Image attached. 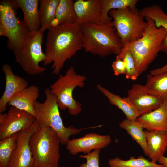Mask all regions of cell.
Masks as SVG:
<instances>
[{
  "label": "cell",
  "mask_w": 167,
  "mask_h": 167,
  "mask_svg": "<svg viewBox=\"0 0 167 167\" xmlns=\"http://www.w3.org/2000/svg\"><path fill=\"white\" fill-rule=\"evenodd\" d=\"M80 26L75 23L51 27L48 30L45 66L52 63L53 75L59 74L66 62L83 48Z\"/></svg>",
  "instance_id": "1"
},
{
  "label": "cell",
  "mask_w": 167,
  "mask_h": 167,
  "mask_svg": "<svg viewBox=\"0 0 167 167\" xmlns=\"http://www.w3.org/2000/svg\"><path fill=\"white\" fill-rule=\"evenodd\" d=\"M148 26L143 36L127 47L122 48L118 56L122 59L125 52L130 50L135 62L139 76L147 69L149 66L161 51L166 32L162 27L157 28L151 19L145 17Z\"/></svg>",
  "instance_id": "2"
},
{
  "label": "cell",
  "mask_w": 167,
  "mask_h": 167,
  "mask_svg": "<svg viewBox=\"0 0 167 167\" xmlns=\"http://www.w3.org/2000/svg\"><path fill=\"white\" fill-rule=\"evenodd\" d=\"M80 26L83 48L85 51L103 57L121 53L123 45L112 21L100 24H85Z\"/></svg>",
  "instance_id": "3"
},
{
  "label": "cell",
  "mask_w": 167,
  "mask_h": 167,
  "mask_svg": "<svg viewBox=\"0 0 167 167\" xmlns=\"http://www.w3.org/2000/svg\"><path fill=\"white\" fill-rule=\"evenodd\" d=\"M61 143L57 133L49 127H39L30 137L29 144L36 167H58Z\"/></svg>",
  "instance_id": "4"
},
{
  "label": "cell",
  "mask_w": 167,
  "mask_h": 167,
  "mask_svg": "<svg viewBox=\"0 0 167 167\" xmlns=\"http://www.w3.org/2000/svg\"><path fill=\"white\" fill-rule=\"evenodd\" d=\"M44 94L45 99L44 102L36 101L34 104L36 122L39 127H49L53 129L57 134L61 144L66 145L70 137L79 133L82 129L65 126L60 115L56 97L51 92L49 88L45 89Z\"/></svg>",
  "instance_id": "5"
},
{
  "label": "cell",
  "mask_w": 167,
  "mask_h": 167,
  "mask_svg": "<svg viewBox=\"0 0 167 167\" xmlns=\"http://www.w3.org/2000/svg\"><path fill=\"white\" fill-rule=\"evenodd\" d=\"M109 14L123 48L140 38L148 26L145 17L136 7L111 10Z\"/></svg>",
  "instance_id": "6"
},
{
  "label": "cell",
  "mask_w": 167,
  "mask_h": 167,
  "mask_svg": "<svg viewBox=\"0 0 167 167\" xmlns=\"http://www.w3.org/2000/svg\"><path fill=\"white\" fill-rule=\"evenodd\" d=\"M86 79L84 75L77 74L72 66L67 69L65 75H59L49 88L57 98L59 109H68L72 116H76L81 112L82 105L74 98L73 92L76 87L84 86Z\"/></svg>",
  "instance_id": "7"
},
{
  "label": "cell",
  "mask_w": 167,
  "mask_h": 167,
  "mask_svg": "<svg viewBox=\"0 0 167 167\" xmlns=\"http://www.w3.org/2000/svg\"><path fill=\"white\" fill-rule=\"evenodd\" d=\"M16 10L9 0L0 3V36L7 38V46L13 52L19 49L29 33L23 20L16 16Z\"/></svg>",
  "instance_id": "8"
},
{
  "label": "cell",
  "mask_w": 167,
  "mask_h": 167,
  "mask_svg": "<svg viewBox=\"0 0 167 167\" xmlns=\"http://www.w3.org/2000/svg\"><path fill=\"white\" fill-rule=\"evenodd\" d=\"M43 38L44 33L39 31L30 32L22 46L14 52L17 62L29 75L40 74L46 70L39 65L45 58L42 48Z\"/></svg>",
  "instance_id": "9"
},
{
  "label": "cell",
  "mask_w": 167,
  "mask_h": 167,
  "mask_svg": "<svg viewBox=\"0 0 167 167\" xmlns=\"http://www.w3.org/2000/svg\"><path fill=\"white\" fill-rule=\"evenodd\" d=\"M36 121L32 114L10 106L7 113L0 114V139L28 128Z\"/></svg>",
  "instance_id": "10"
},
{
  "label": "cell",
  "mask_w": 167,
  "mask_h": 167,
  "mask_svg": "<svg viewBox=\"0 0 167 167\" xmlns=\"http://www.w3.org/2000/svg\"><path fill=\"white\" fill-rule=\"evenodd\" d=\"M38 126L35 122L28 128L18 133L15 146L8 167H32L34 165L29 141L31 136Z\"/></svg>",
  "instance_id": "11"
},
{
  "label": "cell",
  "mask_w": 167,
  "mask_h": 167,
  "mask_svg": "<svg viewBox=\"0 0 167 167\" xmlns=\"http://www.w3.org/2000/svg\"><path fill=\"white\" fill-rule=\"evenodd\" d=\"M111 137L109 135H101L96 133L86 134L83 137L69 139L66 148L71 155L75 156L80 152L88 154L92 150L101 149L111 143Z\"/></svg>",
  "instance_id": "12"
},
{
  "label": "cell",
  "mask_w": 167,
  "mask_h": 167,
  "mask_svg": "<svg viewBox=\"0 0 167 167\" xmlns=\"http://www.w3.org/2000/svg\"><path fill=\"white\" fill-rule=\"evenodd\" d=\"M127 97L136 109L139 116L148 113L160 107L165 101L149 93L144 85H133L127 91Z\"/></svg>",
  "instance_id": "13"
},
{
  "label": "cell",
  "mask_w": 167,
  "mask_h": 167,
  "mask_svg": "<svg viewBox=\"0 0 167 167\" xmlns=\"http://www.w3.org/2000/svg\"><path fill=\"white\" fill-rule=\"evenodd\" d=\"M75 23L100 24L101 20V0H77L74 2Z\"/></svg>",
  "instance_id": "14"
},
{
  "label": "cell",
  "mask_w": 167,
  "mask_h": 167,
  "mask_svg": "<svg viewBox=\"0 0 167 167\" xmlns=\"http://www.w3.org/2000/svg\"><path fill=\"white\" fill-rule=\"evenodd\" d=\"M2 70L5 78L4 92L0 99V114L6 109L8 102L16 93L28 86V82L23 77L15 75L10 65L5 63Z\"/></svg>",
  "instance_id": "15"
},
{
  "label": "cell",
  "mask_w": 167,
  "mask_h": 167,
  "mask_svg": "<svg viewBox=\"0 0 167 167\" xmlns=\"http://www.w3.org/2000/svg\"><path fill=\"white\" fill-rule=\"evenodd\" d=\"M138 123L149 131H167V100L159 108L138 117Z\"/></svg>",
  "instance_id": "16"
},
{
  "label": "cell",
  "mask_w": 167,
  "mask_h": 167,
  "mask_svg": "<svg viewBox=\"0 0 167 167\" xmlns=\"http://www.w3.org/2000/svg\"><path fill=\"white\" fill-rule=\"evenodd\" d=\"M11 5L16 10L20 8L23 13V21L29 32L37 31L41 28L39 0H10Z\"/></svg>",
  "instance_id": "17"
},
{
  "label": "cell",
  "mask_w": 167,
  "mask_h": 167,
  "mask_svg": "<svg viewBox=\"0 0 167 167\" xmlns=\"http://www.w3.org/2000/svg\"><path fill=\"white\" fill-rule=\"evenodd\" d=\"M39 95V87L34 85H30L15 94L9 101L7 106L26 111L36 118L34 104Z\"/></svg>",
  "instance_id": "18"
},
{
  "label": "cell",
  "mask_w": 167,
  "mask_h": 167,
  "mask_svg": "<svg viewBox=\"0 0 167 167\" xmlns=\"http://www.w3.org/2000/svg\"><path fill=\"white\" fill-rule=\"evenodd\" d=\"M149 151L148 157L156 163L165 152L167 148V131H149L144 130Z\"/></svg>",
  "instance_id": "19"
},
{
  "label": "cell",
  "mask_w": 167,
  "mask_h": 167,
  "mask_svg": "<svg viewBox=\"0 0 167 167\" xmlns=\"http://www.w3.org/2000/svg\"><path fill=\"white\" fill-rule=\"evenodd\" d=\"M97 87L99 91L108 99L111 104L116 106L123 112L126 119L135 120L139 116L136 109L127 97L122 98L113 93L99 84Z\"/></svg>",
  "instance_id": "20"
},
{
  "label": "cell",
  "mask_w": 167,
  "mask_h": 167,
  "mask_svg": "<svg viewBox=\"0 0 167 167\" xmlns=\"http://www.w3.org/2000/svg\"><path fill=\"white\" fill-rule=\"evenodd\" d=\"M146 78L144 86L147 91L164 101L167 100V71L156 75L148 74Z\"/></svg>",
  "instance_id": "21"
},
{
  "label": "cell",
  "mask_w": 167,
  "mask_h": 167,
  "mask_svg": "<svg viewBox=\"0 0 167 167\" xmlns=\"http://www.w3.org/2000/svg\"><path fill=\"white\" fill-rule=\"evenodd\" d=\"M139 11L145 17L152 19L157 28L162 27L165 29L166 36L162 44L161 51L167 54V14L160 6L155 4L144 7Z\"/></svg>",
  "instance_id": "22"
},
{
  "label": "cell",
  "mask_w": 167,
  "mask_h": 167,
  "mask_svg": "<svg viewBox=\"0 0 167 167\" xmlns=\"http://www.w3.org/2000/svg\"><path fill=\"white\" fill-rule=\"evenodd\" d=\"M60 0H40L39 13L41 28L39 31L42 33L51 27L55 15L57 6Z\"/></svg>",
  "instance_id": "23"
},
{
  "label": "cell",
  "mask_w": 167,
  "mask_h": 167,
  "mask_svg": "<svg viewBox=\"0 0 167 167\" xmlns=\"http://www.w3.org/2000/svg\"><path fill=\"white\" fill-rule=\"evenodd\" d=\"M119 126L126 130L133 139L141 147L145 155L148 157L149 151L147 138L143 128L135 120L127 119L123 120Z\"/></svg>",
  "instance_id": "24"
},
{
  "label": "cell",
  "mask_w": 167,
  "mask_h": 167,
  "mask_svg": "<svg viewBox=\"0 0 167 167\" xmlns=\"http://www.w3.org/2000/svg\"><path fill=\"white\" fill-rule=\"evenodd\" d=\"M74 2L73 0H60L51 27L65 24L75 23Z\"/></svg>",
  "instance_id": "25"
},
{
  "label": "cell",
  "mask_w": 167,
  "mask_h": 167,
  "mask_svg": "<svg viewBox=\"0 0 167 167\" xmlns=\"http://www.w3.org/2000/svg\"><path fill=\"white\" fill-rule=\"evenodd\" d=\"M138 1L137 0H101L102 23H106L112 21V18L108 15L111 10L135 7Z\"/></svg>",
  "instance_id": "26"
},
{
  "label": "cell",
  "mask_w": 167,
  "mask_h": 167,
  "mask_svg": "<svg viewBox=\"0 0 167 167\" xmlns=\"http://www.w3.org/2000/svg\"><path fill=\"white\" fill-rule=\"evenodd\" d=\"M109 167H164L142 156L137 158L131 157L127 160H122L118 157L109 159L108 162Z\"/></svg>",
  "instance_id": "27"
},
{
  "label": "cell",
  "mask_w": 167,
  "mask_h": 167,
  "mask_svg": "<svg viewBox=\"0 0 167 167\" xmlns=\"http://www.w3.org/2000/svg\"><path fill=\"white\" fill-rule=\"evenodd\" d=\"M18 133L0 139V167H8L11 156L15 146Z\"/></svg>",
  "instance_id": "28"
},
{
  "label": "cell",
  "mask_w": 167,
  "mask_h": 167,
  "mask_svg": "<svg viewBox=\"0 0 167 167\" xmlns=\"http://www.w3.org/2000/svg\"><path fill=\"white\" fill-rule=\"evenodd\" d=\"M122 59L126 66V73L125 75L126 78L133 80H136L139 75L131 52L129 50L126 51L123 56Z\"/></svg>",
  "instance_id": "29"
},
{
  "label": "cell",
  "mask_w": 167,
  "mask_h": 167,
  "mask_svg": "<svg viewBox=\"0 0 167 167\" xmlns=\"http://www.w3.org/2000/svg\"><path fill=\"white\" fill-rule=\"evenodd\" d=\"M100 152V149H96L89 154L80 155V158L86 160V162L80 165V167H99Z\"/></svg>",
  "instance_id": "30"
},
{
  "label": "cell",
  "mask_w": 167,
  "mask_h": 167,
  "mask_svg": "<svg viewBox=\"0 0 167 167\" xmlns=\"http://www.w3.org/2000/svg\"><path fill=\"white\" fill-rule=\"evenodd\" d=\"M112 67L114 75L116 76L122 74H126V68L125 63L122 59L118 55L115 61L113 62Z\"/></svg>",
  "instance_id": "31"
},
{
  "label": "cell",
  "mask_w": 167,
  "mask_h": 167,
  "mask_svg": "<svg viewBox=\"0 0 167 167\" xmlns=\"http://www.w3.org/2000/svg\"><path fill=\"white\" fill-rule=\"evenodd\" d=\"M166 71H167V62L166 64L163 66L150 71L149 74L152 75H156Z\"/></svg>",
  "instance_id": "32"
},
{
  "label": "cell",
  "mask_w": 167,
  "mask_h": 167,
  "mask_svg": "<svg viewBox=\"0 0 167 167\" xmlns=\"http://www.w3.org/2000/svg\"><path fill=\"white\" fill-rule=\"evenodd\" d=\"M158 162L159 164L162 165L164 167H167V157L162 156L159 159Z\"/></svg>",
  "instance_id": "33"
},
{
  "label": "cell",
  "mask_w": 167,
  "mask_h": 167,
  "mask_svg": "<svg viewBox=\"0 0 167 167\" xmlns=\"http://www.w3.org/2000/svg\"><path fill=\"white\" fill-rule=\"evenodd\" d=\"M32 167H36V166H35L34 165L32 166Z\"/></svg>",
  "instance_id": "34"
}]
</instances>
